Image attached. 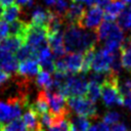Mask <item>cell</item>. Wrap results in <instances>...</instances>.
I'll return each mask as SVG.
<instances>
[{
  "label": "cell",
  "mask_w": 131,
  "mask_h": 131,
  "mask_svg": "<svg viewBox=\"0 0 131 131\" xmlns=\"http://www.w3.org/2000/svg\"><path fill=\"white\" fill-rule=\"evenodd\" d=\"M24 44L25 42L21 38L15 36H9L0 43V49L9 52L11 54H15Z\"/></svg>",
  "instance_id": "ffe728a7"
},
{
  "label": "cell",
  "mask_w": 131,
  "mask_h": 131,
  "mask_svg": "<svg viewBox=\"0 0 131 131\" xmlns=\"http://www.w3.org/2000/svg\"><path fill=\"white\" fill-rule=\"evenodd\" d=\"M21 14V6L18 4H13L7 8L4 9L3 15H2V20L8 23H13L18 19V17Z\"/></svg>",
  "instance_id": "d4e9b609"
},
{
  "label": "cell",
  "mask_w": 131,
  "mask_h": 131,
  "mask_svg": "<svg viewBox=\"0 0 131 131\" xmlns=\"http://www.w3.org/2000/svg\"><path fill=\"white\" fill-rule=\"evenodd\" d=\"M104 18V10L96 5H93L86 9L82 19L80 20L78 27L84 30H97Z\"/></svg>",
  "instance_id": "52a82bcc"
},
{
  "label": "cell",
  "mask_w": 131,
  "mask_h": 131,
  "mask_svg": "<svg viewBox=\"0 0 131 131\" xmlns=\"http://www.w3.org/2000/svg\"><path fill=\"white\" fill-rule=\"evenodd\" d=\"M25 44L30 45L32 48H34L37 51V53L49 47L46 28L37 27L29 23V27L25 36Z\"/></svg>",
  "instance_id": "5b68a950"
},
{
  "label": "cell",
  "mask_w": 131,
  "mask_h": 131,
  "mask_svg": "<svg viewBox=\"0 0 131 131\" xmlns=\"http://www.w3.org/2000/svg\"><path fill=\"white\" fill-rule=\"evenodd\" d=\"M15 57L18 61L21 62V61H25L28 59H38V53L30 45L24 44L18 49V51L15 53Z\"/></svg>",
  "instance_id": "cb8c5ba5"
},
{
  "label": "cell",
  "mask_w": 131,
  "mask_h": 131,
  "mask_svg": "<svg viewBox=\"0 0 131 131\" xmlns=\"http://www.w3.org/2000/svg\"><path fill=\"white\" fill-rule=\"evenodd\" d=\"M69 6H70V3L68 0H57V2L53 5L52 11L56 16L62 18L64 16L66 12L68 11Z\"/></svg>",
  "instance_id": "f546056e"
},
{
  "label": "cell",
  "mask_w": 131,
  "mask_h": 131,
  "mask_svg": "<svg viewBox=\"0 0 131 131\" xmlns=\"http://www.w3.org/2000/svg\"><path fill=\"white\" fill-rule=\"evenodd\" d=\"M10 35V28L9 25L4 21V20H0V43L2 41H4L7 37H9Z\"/></svg>",
  "instance_id": "836d02e7"
},
{
  "label": "cell",
  "mask_w": 131,
  "mask_h": 131,
  "mask_svg": "<svg viewBox=\"0 0 131 131\" xmlns=\"http://www.w3.org/2000/svg\"><path fill=\"white\" fill-rule=\"evenodd\" d=\"M125 3L122 0H111L104 8V20L114 21L125 10Z\"/></svg>",
  "instance_id": "9a60e30c"
},
{
  "label": "cell",
  "mask_w": 131,
  "mask_h": 131,
  "mask_svg": "<svg viewBox=\"0 0 131 131\" xmlns=\"http://www.w3.org/2000/svg\"><path fill=\"white\" fill-rule=\"evenodd\" d=\"M88 84L89 82L84 75H70L61 94L67 98L84 96L87 93Z\"/></svg>",
  "instance_id": "277c9868"
},
{
  "label": "cell",
  "mask_w": 131,
  "mask_h": 131,
  "mask_svg": "<svg viewBox=\"0 0 131 131\" xmlns=\"http://www.w3.org/2000/svg\"><path fill=\"white\" fill-rule=\"evenodd\" d=\"M115 23L114 21H107L104 20L103 23H101V25L98 27V29L95 31L96 36H97V41L100 42H104L106 40V38L108 37L113 27H114Z\"/></svg>",
  "instance_id": "4316f807"
},
{
  "label": "cell",
  "mask_w": 131,
  "mask_h": 131,
  "mask_svg": "<svg viewBox=\"0 0 131 131\" xmlns=\"http://www.w3.org/2000/svg\"><path fill=\"white\" fill-rule=\"evenodd\" d=\"M70 115L69 116H55L51 114L52 116L51 124L47 128V130L48 131H71L72 125L70 121Z\"/></svg>",
  "instance_id": "ac0fdd59"
},
{
  "label": "cell",
  "mask_w": 131,
  "mask_h": 131,
  "mask_svg": "<svg viewBox=\"0 0 131 131\" xmlns=\"http://www.w3.org/2000/svg\"><path fill=\"white\" fill-rule=\"evenodd\" d=\"M97 42L96 33L84 30L76 25H69L63 32L64 49L69 53H82L95 48Z\"/></svg>",
  "instance_id": "6da1fadb"
},
{
  "label": "cell",
  "mask_w": 131,
  "mask_h": 131,
  "mask_svg": "<svg viewBox=\"0 0 131 131\" xmlns=\"http://www.w3.org/2000/svg\"><path fill=\"white\" fill-rule=\"evenodd\" d=\"M63 32L64 31L47 34L48 46L50 50L52 51L53 55L57 59L63 57L66 54V49H64V44H63Z\"/></svg>",
  "instance_id": "8fae6325"
},
{
  "label": "cell",
  "mask_w": 131,
  "mask_h": 131,
  "mask_svg": "<svg viewBox=\"0 0 131 131\" xmlns=\"http://www.w3.org/2000/svg\"><path fill=\"white\" fill-rule=\"evenodd\" d=\"M124 105L131 111V94H129L126 97H124Z\"/></svg>",
  "instance_id": "60d3db41"
},
{
  "label": "cell",
  "mask_w": 131,
  "mask_h": 131,
  "mask_svg": "<svg viewBox=\"0 0 131 131\" xmlns=\"http://www.w3.org/2000/svg\"><path fill=\"white\" fill-rule=\"evenodd\" d=\"M125 4H128L129 5V7H131V0H122Z\"/></svg>",
  "instance_id": "b9f144b4"
},
{
  "label": "cell",
  "mask_w": 131,
  "mask_h": 131,
  "mask_svg": "<svg viewBox=\"0 0 131 131\" xmlns=\"http://www.w3.org/2000/svg\"><path fill=\"white\" fill-rule=\"evenodd\" d=\"M45 94L50 108V114L55 116H69L72 113L68 106V98L61 93L45 90Z\"/></svg>",
  "instance_id": "8992f818"
},
{
  "label": "cell",
  "mask_w": 131,
  "mask_h": 131,
  "mask_svg": "<svg viewBox=\"0 0 131 131\" xmlns=\"http://www.w3.org/2000/svg\"><path fill=\"white\" fill-rule=\"evenodd\" d=\"M55 16L53 11L49 8H44L42 6H35L31 13V25L47 28L52 18Z\"/></svg>",
  "instance_id": "9c48e42d"
},
{
  "label": "cell",
  "mask_w": 131,
  "mask_h": 131,
  "mask_svg": "<svg viewBox=\"0 0 131 131\" xmlns=\"http://www.w3.org/2000/svg\"><path fill=\"white\" fill-rule=\"evenodd\" d=\"M23 122L29 131H42V126L40 124L39 117L31 108H28L24 113Z\"/></svg>",
  "instance_id": "44dd1931"
},
{
  "label": "cell",
  "mask_w": 131,
  "mask_h": 131,
  "mask_svg": "<svg viewBox=\"0 0 131 131\" xmlns=\"http://www.w3.org/2000/svg\"><path fill=\"white\" fill-rule=\"evenodd\" d=\"M53 58L54 57L39 60V64H40V68H42V71L49 73V74L55 72V60Z\"/></svg>",
  "instance_id": "d6a6232c"
},
{
  "label": "cell",
  "mask_w": 131,
  "mask_h": 131,
  "mask_svg": "<svg viewBox=\"0 0 131 131\" xmlns=\"http://www.w3.org/2000/svg\"><path fill=\"white\" fill-rule=\"evenodd\" d=\"M120 55L123 68L131 72V33L125 38L120 47Z\"/></svg>",
  "instance_id": "d6986e66"
},
{
  "label": "cell",
  "mask_w": 131,
  "mask_h": 131,
  "mask_svg": "<svg viewBox=\"0 0 131 131\" xmlns=\"http://www.w3.org/2000/svg\"><path fill=\"white\" fill-rule=\"evenodd\" d=\"M68 106L72 113L77 116L96 119L97 116V107L93 101L84 96L79 97H70L68 98Z\"/></svg>",
  "instance_id": "3957f363"
},
{
  "label": "cell",
  "mask_w": 131,
  "mask_h": 131,
  "mask_svg": "<svg viewBox=\"0 0 131 131\" xmlns=\"http://www.w3.org/2000/svg\"><path fill=\"white\" fill-rule=\"evenodd\" d=\"M71 131H74V130H73V129H72V130H71Z\"/></svg>",
  "instance_id": "f6af8a7d"
},
{
  "label": "cell",
  "mask_w": 131,
  "mask_h": 131,
  "mask_svg": "<svg viewBox=\"0 0 131 131\" xmlns=\"http://www.w3.org/2000/svg\"><path fill=\"white\" fill-rule=\"evenodd\" d=\"M36 84L42 90H49L52 87L53 78L51 77V75L49 73H46V72L42 71V72L39 73V75L36 78Z\"/></svg>",
  "instance_id": "484cf974"
},
{
  "label": "cell",
  "mask_w": 131,
  "mask_h": 131,
  "mask_svg": "<svg viewBox=\"0 0 131 131\" xmlns=\"http://www.w3.org/2000/svg\"><path fill=\"white\" fill-rule=\"evenodd\" d=\"M72 2H78L81 4H85L87 6H93L95 4V0H72Z\"/></svg>",
  "instance_id": "f35d334b"
},
{
  "label": "cell",
  "mask_w": 131,
  "mask_h": 131,
  "mask_svg": "<svg viewBox=\"0 0 131 131\" xmlns=\"http://www.w3.org/2000/svg\"><path fill=\"white\" fill-rule=\"evenodd\" d=\"M2 131H27L23 119H15L3 126Z\"/></svg>",
  "instance_id": "4dcf8cb0"
},
{
  "label": "cell",
  "mask_w": 131,
  "mask_h": 131,
  "mask_svg": "<svg viewBox=\"0 0 131 131\" xmlns=\"http://www.w3.org/2000/svg\"><path fill=\"white\" fill-rule=\"evenodd\" d=\"M118 81L119 76L108 73L104 83L101 85V98L104 105L107 107L124 104V97L120 93Z\"/></svg>",
  "instance_id": "7a4b0ae2"
},
{
  "label": "cell",
  "mask_w": 131,
  "mask_h": 131,
  "mask_svg": "<svg viewBox=\"0 0 131 131\" xmlns=\"http://www.w3.org/2000/svg\"><path fill=\"white\" fill-rule=\"evenodd\" d=\"M70 121H71L72 129L74 131H88L90 128V122L85 117L73 115V113H71Z\"/></svg>",
  "instance_id": "7402d4cb"
},
{
  "label": "cell",
  "mask_w": 131,
  "mask_h": 131,
  "mask_svg": "<svg viewBox=\"0 0 131 131\" xmlns=\"http://www.w3.org/2000/svg\"><path fill=\"white\" fill-rule=\"evenodd\" d=\"M40 71V64L38 59H28L19 62L16 75L25 79L32 80Z\"/></svg>",
  "instance_id": "4fadbf2b"
},
{
  "label": "cell",
  "mask_w": 131,
  "mask_h": 131,
  "mask_svg": "<svg viewBox=\"0 0 131 131\" xmlns=\"http://www.w3.org/2000/svg\"><path fill=\"white\" fill-rule=\"evenodd\" d=\"M18 60L16 59L14 54L6 52L0 49V70L5 72L8 75L16 74L18 68Z\"/></svg>",
  "instance_id": "5bb4252c"
},
{
  "label": "cell",
  "mask_w": 131,
  "mask_h": 131,
  "mask_svg": "<svg viewBox=\"0 0 131 131\" xmlns=\"http://www.w3.org/2000/svg\"><path fill=\"white\" fill-rule=\"evenodd\" d=\"M114 53L105 50L104 48L95 51L91 69L95 73L108 74L111 73V64L113 61Z\"/></svg>",
  "instance_id": "ba28073f"
},
{
  "label": "cell",
  "mask_w": 131,
  "mask_h": 131,
  "mask_svg": "<svg viewBox=\"0 0 131 131\" xmlns=\"http://www.w3.org/2000/svg\"><path fill=\"white\" fill-rule=\"evenodd\" d=\"M62 58L66 62L67 70H68L69 74L81 73L84 54H82V53H69L68 55L63 56Z\"/></svg>",
  "instance_id": "2e32d148"
},
{
  "label": "cell",
  "mask_w": 131,
  "mask_h": 131,
  "mask_svg": "<svg viewBox=\"0 0 131 131\" xmlns=\"http://www.w3.org/2000/svg\"><path fill=\"white\" fill-rule=\"evenodd\" d=\"M86 9L84 8L83 4L78 2H72L68 8V11L66 12L64 16L62 17L66 27L69 25H76L78 26L80 20L82 19Z\"/></svg>",
  "instance_id": "7c38bea8"
},
{
  "label": "cell",
  "mask_w": 131,
  "mask_h": 131,
  "mask_svg": "<svg viewBox=\"0 0 131 131\" xmlns=\"http://www.w3.org/2000/svg\"><path fill=\"white\" fill-rule=\"evenodd\" d=\"M110 131H129V128H128V125L126 123H117L115 125L112 126V128L110 129Z\"/></svg>",
  "instance_id": "d590c367"
},
{
  "label": "cell",
  "mask_w": 131,
  "mask_h": 131,
  "mask_svg": "<svg viewBox=\"0 0 131 131\" xmlns=\"http://www.w3.org/2000/svg\"><path fill=\"white\" fill-rule=\"evenodd\" d=\"M121 118H122V116L120 113L115 112V111H110L103 115L102 120H103V123H105L108 126V125H115V124L119 123Z\"/></svg>",
  "instance_id": "1f68e13d"
},
{
  "label": "cell",
  "mask_w": 131,
  "mask_h": 131,
  "mask_svg": "<svg viewBox=\"0 0 131 131\" xmlns=\"http://www.w3.org/2000/svg\"><path fill=\"white\" fill-rule=\"evenodd\" d=\"M15 0H0V6L3 8H7L14 4Z\"/></svg>",
  "instance_id": "ab89813d"
},
{
  "label": "cell",
  "mask_w": 131,
  "mask_h": 131,
  "mask_svg": "<svg viewBox=\"0 0 131 131\" xmlns=\"http://www.w3.org/2000/svg\"><path fill=\"white\" fill-rule=\"evenodd\" d=\"M10 80V75H8V74H6L5 72H3V71H1L0 70V89L5 85V84H7V82Z\"/></svg>",
  "instance_id": "8d00e7d4"
},
{
  "label": "cell",
  "mask_w": 131,
  "mask_h": 131,
  "mask_svg": "<svg viewBox=\"0 0 131 131\" xmlns=\"http://www.w3.org/2000/svg\"><path fill=\"white\" fill-rule=\"evenodd\" d=\"M3 11H4L3 7H1V6H0V19L2 18V15H3Z\"/></svg>",
  "instance_id": "7bdbcfd3"
},
{
  "label": "cell",
  "mask_w": 131,
  "mask_h": 131,
  "mask_svg": "<svg viewBox=\"0 0 131 131\" xmlns=\"http://www.w3.org/2000/svg\"><path fill=\"white\" fill-rule=\"evenodd\" d=\"M100 96H101V86L96 84V83L89 82L87 93H86V97L88 99H90L91 101L95 102Z\"/></svg>",
  "instance_id": "f1b7e54d"
},
{
  "label": "cell",
  "mask_w": 131,
  "mask_h": 131,
  "mask_svg": "<svg viewBox=\"0 0 131 131\" xmlns=\"http://www.w3.org/2000/svg\"><path fill=\"white\" fill-rule=\"evenodd\" d=\"M28 27H29V23H27L25 20L17 19V20H15V21L10 24V26H9V28H10V35L9 36L19 37L25 42V36H26V33H27Z\"/></svg>",
  "instance_id": "603a6c76"
},
{
  "label": "cell",
  "mask_w": 131,
  "mask_h": 131,
  "mask_svg": "<svg viewBox=\"0 0 131 131\" xmlns=\"http://www.w3.org/2000/svg\"><path fill=\"white\" fill-rule=\"evenodd\" d=\"M18 5L26 6V7H32L34 4V0H16Z\"/></svg>",
  "instance_id": "74e56055"
},
{
  "label": "cell",
  "mask_w": 131,
  "mask_h": 131,
  "mask_svg": "<svg viewBox=\"0 0 131 131\" xmlns=\"http://www.w3.org/2000/svg\"><path fill=\"white\" fill-rule=\"evenodd\" d=\"M39 118L47 113H49V105L47 102V98H46V94H45V90H40L37 93V96L35 98V101L33 103H31L30 107Z\"/></svg>",
  "instance_id": "e0dca14e"
},
{
  "label": "cell",
  "mask_w": 131,
  "mask_h": 131,
  "mask_svg": "<svg viewBox=\"0 0 131 131\" xmlns=\"http://www.w3.org/2000/svg\"><path fill=\"white\" fill-rule=\"evenodd\" d=\"M3 126H4V125H3L2 123H0V131H2V129H3Z\"/></svg>",
  "instance_id": "ee69618b"
},
{
  "label": "cell",
  "mask_w": 131,
  "mask_h": 131,
  "mask_svg": "<svg viewBox=\"0 0 131 131\" xmlns=\"http://www.w3.org/2000/svg\"><path fill=\"white\" fill-rule=\"evenodd\" d=\"M125 34H124V31L117 25L115 24L108 37L106 38V40L103 42L104 43V49L112 52V53H115V52H118V49H120L121 45L123 44L124 40H125Z\"/></svg>",
  "instance_id": "30bf717a"
},
{
  "label": "cell",
  "mask_w": 131,
  "mask_h": 131,
  "mask_svg": "<svg viewBox=\"0 0 131 131\" xmlns=\"http://www.w3.org/2000/svg\"><path fill=\"white\" fill-rule=\"evenodd\" d=\"M117 25L123 31H130L131 33V7L125 8V10L119 15Z\"/></svg>",
  "instance_id": "83f0119b"
},
{
  "label": "cell",
  "mask_w": 131,
  "mask_h": 131,
  "mask_svg": "<svg viewBox=\"0 0 131 131\" xmlns=\"http://www.w3.org/2000/svg\"><path fill=\"white\" fill-rule=\"evenodd\" d=\"M88 131H110L108 126L103 122H97L90 126Z\"/></svg>",
  "instance_id": "e575fe53"
}]
</instances>
